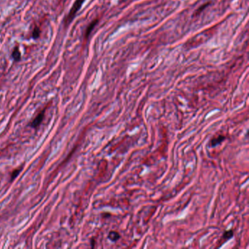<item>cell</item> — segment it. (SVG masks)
<instances>
[{"label": "cell", "instance_id": "cell-6", "mask_svg": "<svg viewBox=\"0 0 249 249\" xmlns=\"http://www.w3.org/2000/svg\"><path fill=\"white\" fill-rule=\"evenodd\" d=\"M232 236H233V232L232 230H229L224 232V235H223V238L226 240H230V238H232Z\"/></svg>", "mask_w": 249, "mask_h": 249}, {"label": "cell", "instance_id": "cell-1", "mask_svg": "<svg viewBox=\"0 0 249 249\" xmlns=\"http://www.w3.org/2000/svg\"><path fill=\"white\" fill-rule=\"evenodd\" d=\"M84 1L85 0H76V1H75V3H74L73 5H72V7L71 8L70 11H69V14L67 16L66 20H65V24H66L67 26L69 25V23L72 22V20L75 18V16H76L78 10H80V7H81L82 4L84 2Z\"/></svg>", "mask_w": 249, "mask_h": 249}, {"label": "cell", "instance_id": "cell-4", "mask_svg": "<svg viewBox=\"0 0 249 249\" xmlns=\"http://www.w3.org/2000/svg\"><path fill=\"white\" fill-rule=\"evenodd\" d=\"M12 57L15 59V61H19L20 59H21V52H20L19 48H18V47H16V48H14V50H13V54H12Z\"/></svg>", "mask_w": 249, "mask_h": 249}, {"label": "cell", "instance_id": "cell-2", "mask_svg": "<svg viewBox=\"0 0 249 249\" xmlns=\"http://www.w3.org/2000/svg\"><path fill=\"white\" fill-rule=\"evenodd\" d=\"M225 139H226V137L224 136V135H218V137H214L213 139L211 140L210 145L213 147L216 146V145H219L220 143H221V142H222L223 141H224Z\"/></svg>", "mask_w": 249, "mask_h": 249}, {"label": "cell", "instance_id": "cell-5", "mask_svg": "<svg viewBox=\"0 0 249 249\" xmlns=\"http://www.w3.org/2000/svg\"><path fill=\"white\" fill-rule=\"evenodd\" d=\"M43 115H44V112H42V113H39V114L37 115V118H35V119L34 120V121H33L32 124L31 125L33 126V127H35L36 126H37L39 123L41 122V121L42 120V118H43Z\"/></svg>", "mask_w": 249, "mask_h": 249}, {"label": "cell", "instance_id": "cell-3", "mask_svg": "<svg viewBox=\"0 0 249 249\" xmlns=\"http://www.w3.org/2000/svg\"><path fill=\"white\" fill-rule=\"evenodd\" d=\"M108 238L112 241V242H115L118 240H119L120 235L117 232L115 231H111L108 235Z\"/></svg>", "mask_w": 249, "mask_h": 249}, {"label": "cell", "instance_id": "cell-7", "mask_svg": "<svg viewBox=\"0 0 249 249\" xmlns=\"http://www.w3.org/2000/svg\"><path fill=\"white\" fill-rule=\"evenodd\" d=\"M97 21H94V22H92V24H91L90 25H89V26L88 27V29H86V37H88V36H89V34H90V32L92 31V29H94V27L95 25H96Z\"/></svg>", "mask_w": 249, "mask_h": 249}, {"label": "cell", "instance_id": "cell-8", "mask_svg": "<svg viewBox=\"0 0 249 249\" xmlns=\"http://www.w3.org/2000/svg\"><path fill=\"white\" fill-rule=\"evenodd\" d=\"M39 35H40V30H39L38 27H35L34 29L33 30L32 37H34V39H37L39 37Z\"/></svg>", "mask_w": 249, "mask_h": 249}]
</instances>
